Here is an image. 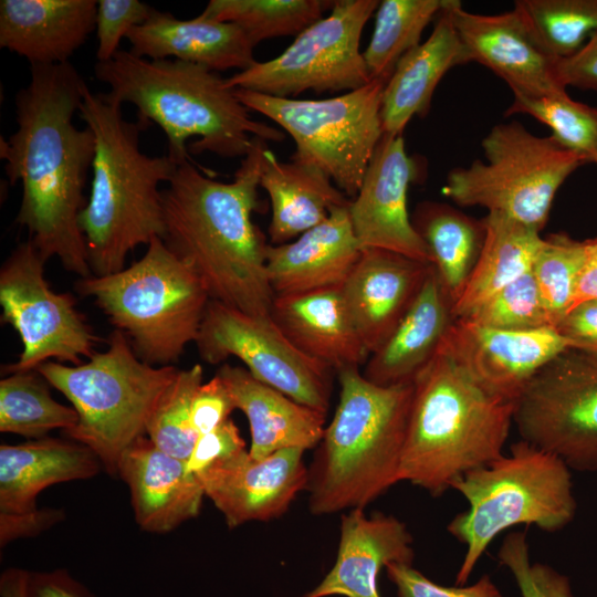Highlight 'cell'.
Segmentation results:
<instances>
[{
  "label": "cell",
  "mask_w": 597,
  "mask_h": 597,
  "mask_svg": "<svg viewBox=\"0 0 597 597\" xmlns=\"http://www.w3.org/2000/svg\"><path fill=\"white\" fill-rule=\"evenodd\" d=\"M49 383L36 371H18L0 380V431L30 440L48 437L53 429H72L78 420L73 407L50 394Z\"/></svg>",
  "instance_id": "cell-34"
},
{
  "label": "cell",
  "mask_w": 597,
  "mask_h": 597,
  "mask_svg": "<svg viewBox=\"0 0 597 597\" xmlns=\"http://www.w3.org/2000/svg\"><path fill=\"white\" fill-rule=\"evenodd\" d=\"M513 423L570 470L597 472V356L567 349L546 364L515 400Z\"/></svg>",
  "instance_id": "cell-13"
},
{
  "label": "cell",
  "mask_w": 597,
  "mask_h": 597,
  "mask_svg": "<svg viewBox=\"0 0 597 597\" xmlns=\"http://www.w3.org/2000/svg\"><path fill=\"white\" fill-rule=\"evenodd\" d=\"M102 463L86 446L44 437L0 446V513L36 507V496L56 483L94 478Z\"/></svg>",
  "instance_id": "cell-30"
},
{
  "label": "cell",
  "mask_w": 597,
  "mask_h": 597,
  "mask_svg": "<svg viewBox=\"0 0 597 597\" xmlns=\"http://www.w3.org/2000/svg\"><path fill=\"white\" fill-rule=\"evenodd\" d=\"M338 404L308 465L314 515L365 509L399 483L413 383L379 386L359 367L337 373Z\"/></svg>",
  "instance_id": "cell-5"
},
{
  "label": "cell",
  "mask_w": 597,
  "mask_h": 597,
  "mask_svg": "<svg viewBox=\"0 0 597 597\" xmlns=\"http://www.w3.org/2000/svg\"><path fill=\"white\" fill-rule=\"evenodd\" d=\"M304 452L290 448L253 459L247 450L197 476L229 528L269 522L285 514L298 493L306 491Z\"/></svg>",
  "instance_id": "cell-18"
},
{
  "label": "cell",
  "mask_w": 597,
  "mask_h": 597,
  "mask_svg": "<svg viewBox=\"0 0 597 597\" xmlns=\"http://www.w3.org/2000/svg\"><path fill=\"white\" fill-rule=\"evenodd\" d=\"M95 0H1L0 46L30 65L69 62L96 27Z\"/></svg>",
  "instance_id": "cell-25"
},
{
  "label": "cell",
  "mask_w": 597,
  "mask_h": 597,
  "mask_svg": "<svg viewBox=\"0 0 597 597\" xmlns=\"http://www.w3.org/2000/svg\"><path fill=\"white\" fill-rule=\"evenodd\" d=\"M453 302L432 265L419 294L384 344L369 355L363 376L379 386L413 383L454 321Z\"/></svg>",
  "instance_id": "cell-29"
},
{
  "label": "cell",
  "mask_w": 597,
  "mask_h": 597,
  "mask_svg": "<svg viewBox=\"0 0 597 597\" xmlns=\"http://www.w3.org/2000/svg\"><path fill=\"white\" fill-rule=\"evenodd\" d=\"M482 148L485 161L451 170L442 193L459 206L483 207L540 232L559 187L585 165L552 135L536 136L517 122L492 127Z\"/></svg>",
  "instance_id": "cell-10"
},
{
  "label": "cell",
  "mask_w": 597,
  "mask_h": 597,
  "mask_svg": "<svg viewBox=\"0 0 597 597\" xmlns=\"http://www.w3.org/2000/svg\"><path fill=\"white\" fill-rule=\"evenodd\" d=\"M468 502L447 531L465 546L455 585H465L492 541L517 525L557 532L575 517L570 469L558 457L523 439L509 454L475 469L452 488Z\"/></svg>",
  "instance_id": "cell-7"
},
{
  "label": "cell",
  "mask_w": 597,
  "mask_h": 597,
  "mask_svg": "<svg viewBox=\"0 0 597 597\" xmlns=\"http://www.w3.org/2000/svg\"><path fill=\"white\" fill-rule=\"evenodd\" d=\"M485 237L463 292L453 305L464 318L495 293L532 270L543 238L540 231L504 214L483 218Z\"/></svg>",
  "instance_id": "cell-32"
},
{
  "label": "cell",
  "mask_w": 597,
  "mask_h": 597,
  "mask_svg": "<svg viewBox=\"0 0 597 597\" xmlns=\"http://www.w3.org/2000/svg\"><path fill=\"white\" fill-rule=\"evenodd\" d=\"M247 450L239 428L233 420L228 419L216 429L198 437L186 461V469L189 473L197 475Z\"/></svg>",
  "instance_id": "cell-45"
},
{
  "label": "cell",
  "mask_w": 597,
  "mask_h": 597,
  "mask_svg": "<svg viewBox=\"0 0 597 597\" xmlns=\"http://www.w3.org/2000/svg\"><path fill=\"white\" fill-rule=\"evenodd\" d=\"M95 138L90 197L78 223L92 275L125 269L127 254L165 233L163 190L177 164L168 155L148 156L139 133L148 126L127 122L109 93L85 87L78 108Z\"/></svg>",
  "instance_id": "cell-3"
},
{
  "label": "cell",
  "mask_w": 597,
  "mask_h": 597,
  "mask_svg": "<svg viewBox=\"0 0 597 597\" xmlns=\"http://www.w3.org/2000/svg\"><path fill=\"white\" fill-rule=\"evenodd\" d=\"M195 343L202 360L214 365L237 357L256 380L327 413L334 370L302 353L271 315L210 300Z\"/></svg>",
  "instance_id": "cell-15"
},
{
  "label": "cell",
  "mask_w": 597,
  "mask_h": 597,
  "mask_svg": "<svg viewBox=\"0 0 597 597\" xmlns=\"http://www.w3.org/2000/svg\"><path fill=\"white\" fill-rule=\"evenodd\" d=\"M464 318L500 329L525 331L552 326L532 270L495 293Z\"/></svg>",
  "instance_id": "cell-41"
},
{
  "label": "cell",
  "mask_w": 597,
  "mask_h": 597,
  "mask_svg": "<svg viewBox=\"0 0 597 597\" xmlns=\"http://www.w3.org/2000/svg\"><path fill=\"white\" fill-rule=\"evenodd\" d=\"M514 404L482 390L438 352L413 380L399 482L440 496L504 454Z\"/></svg>",
  "instance_id": "cell-6"
},
{
  "label": "cell",
  "mask_w": 597,
  "mask_h": 597,
  "mask_svg": "<svg viewBox=\"0 0 597 597\" xmlns=\"http://www.w3.org/2000/svg\"><path fill=\"white\" fill-rule=\"evenodd\" d=\"M413 538L407 525L384 513L368 516L354 509L341 517L339 542L334 565L302 597H381L378 577L391 563L412 564Z\"/></svg>",
  "instance_id": "cell-21"
},
{
  "label": "cell",
  "mask_w": 597,
  "mask_h": 597,
  "mask_svg": "<svg viewBox=\"0 0 597 597\" xmlns=\"http://www.w3.org/2000/svg\"><path fill=\"white\" fill-rule=\"evenodd\" d=\"M217 374L228 387L237 409L247 417L253 459L279 450L317 447L325 430L326 415L296 402L256 380L244 367L223 364Z\"/></svg>",
  "instance_id": "cell-27"
},
{
  "label": "cell",
  "mask_w": 597,
  "mask_h": 597,
  "mask_svg": "<svg viewBox=\"0 0 597 597\" xmlns=\"http://www.w3.org/2000/svg\"><path fill=\"white\" fill-rule=\"evenodd\" d=\"M29 573L18 567L3 570L0 576V597H28Z\"/></svg>",
  "instance_id": "cell-52"
},
{
  "label": "cell",
  "mask_w": 597,
  "mask_h": 597,
  "mask_svg": "<svg viewBox=\"0 0 597 597\" xmlns=\"http://www.w3.org/2000/svg\"><path fill=\"white\" fill-rule=\"evenodd\" d=\"M270 315L302 353L336 373L365 365L369 357L342 286L275 295Z\"/></svg>",
  "instance_id": "cell-26"
},
{
  "label": "cell",
  "mask_w": 597,
  "mask_h": 597,
  "mask_svg": "<svg viewBox=\"0 0 597 597\" xmlns=\"http://www.w3.org/2000/svg\"><path fill=\"white\" fill-rule=\"evenodd\" d=\"M65 519L61 509L44 507L24 513H0V547L10 542L36 536Z\"/></svg>",
  "instance_id": "cell-48"
},
{
  "label": "cell",
  "mask_w": 597,
  "mask_h": 597,
  "mask_svg": "<svg viewBox=\"0 0 597 597\" xmlns=\"http://www.w3.org/2000/svg\"><path fill=\"white\" fill-rule=\"evenodd\" d=\"M28 240L15 247L0 270L1 322L20 336L19 359L7 365V374L35 370L59 359L72 365L91 358L98 342L69 293H55L44 277V263Z\"/></svg>",
  "instance_id": "cell-14"
},
{
  "label": "cell",
  "mask_w": 597,
  "mask_h": 597,
  "mask_svg": "<svg viewBox=\"0 0 597 597\" xmlns=\"http://www.w3.org/2000/svg\"><path fill=\"white\" fill-rule=\"evenodd\" d=\"M385 82L324 100L276 97L234 88L250 111L275 122L294 140L291 160L322 170L348 198L358 193L373 154L384 135Z\"/></svg>",
  "instance_id": "cell-11"
},
{
  "label": "cell",
  "mask_w": 597,
  "mask_h": 597,
  "mask_svg": "<svg viewBox=\"0 0 597 597\" xmlns=\"http://www.w3.org/2000/svg\"><path fill=\"white\" fill-rule=\"evenodd\" d=\"M202 380L200 364L179 369L146 427V434L156 447L182 461L188 460L199 437L191 425V402Z\"/></svg>",
  "instance_id": "cell-40"
},
{
  "label": "cell",
  "mask_w": 597,
  "mask_h": 597,
  "mask_svg": "<svg viewBox=\"0 0 597 597\" xmlns=\"http://www.w3.org/2000/svg\"><path fill=\"white\" fill-rule=\"evenodd\" d=\"M418 172L402 134L384 133L348 207L363 249L388 250L432 264L430 251L408 213V188Z\"/></svg>",
  "instance_id": "cell-17"
},
{
  "label": "cell",
  "mask_w": 597,
  "mask_h": 597,
  "mask_svg": "<svg viewBox=\"0 0 597 597\" xmlns=\"http://www.w3.org/2000/svg\"><path fill=\"white\" fill-rule=\"evenodd\" d=\"M266 147L255 138L230 182L185 160L163 190L165 244L198 274L211 300L253 315H270L275 296L269 243L251 219Z\"/></svg>",
  "instance_id": "cell-2"
},
{
  "label": "cell",
  "mask_w": 597,
  "mask_h": 597,
  "mask_svg": "<svg viewBox=\"0 0 597 597\" xmlns=\"http://www.w3.org/2000/svg\"><path fill=\"white\" fill-rule=\"evenodd\" d=\"M467 62L469 56L454 27L450 0H444L432 33L398 61L385 84L380 111L384 133L402 134L413 116H423L443 75Z\"/></svg>",
  "instance_id": "cell-28"
},
{
  "label": "cell",
  "mask_w": 597,
  "mask_h": 597,
  "mask_svg": "<svg viewBox=\"0 0 597 597\" xmlns=\"http://www.w3.org/2000/svg\"><path fill=\"white\" fill-rule=\"evenodd\" d=\"M154 8L138 0H100L96 12L97 62L112 60L128 32L145 23Z\"/></svg>",
  "instance_id": "cell-43"
},
{
  "label": "cell",
  "mask_w": 597,
  "mask_h": 597,
  "mask_svg": "<svg viewBox=\"0 0 597 597\" xmlns=\"http://www.w3.org/2000/svg\"><path fill=\"white\" fill-rule=\"evenodd\" d=\"M28 597H94L85 585L65 569L30 572Z\"/></svg>",
  "instance_id": "cell-50"
},
{
  "label": "cell",
  "mask_w": 597,
  "mask_h": 597,
  "mask_svg": "<svg viewBox=\"0 0 597 597\" xmlns=\"http://www.w3.org/2000/svg\"><path fill=\"white\" fill-rule=\"evenodd\" d=\"M126 39L130 52L148 60H179L214 72L252 66L254 44L235 23L202 14L180 20L155 9L143 24L133 28Z\"/></svg>",
  "instance_id": "cell-24"
},
{
  "label": "cell",
  "mask_w": 597,
  "mask_h": 597,
  "mask_svg": "<svg viewBox=\"0 0 597 597\" xmlns=\"http://www.w3.org/2000/svg\"><path fill=\"white\" fill-rule=\"evenodd\" d=\"M438 349L488 395L514 404L546 364L572 348L553 326L513 331L455 318Z\"/></svg>",
  "instance_id": "cell-16"
},
{
  "label": "cell",
  "mask_w": 597,
  "mask_h": 597,
  "mask_svg": "<svg viewBox=\"0 0 597 597\" xmlns=\"http://www.w3.org/2000/svg\"><path fill=\"white\" fill-rule=\"evenodd\" d=\"M454 27L468 53L511 87L513 96H542L566 90L556 73L558 60L536 43L519 12L499 14L465 11L450 0Z\"/></svg>",
  "instance_id": "cell-19"
},
{
  "label": "cell",
  "mask_w": 597,
  "mask_h": 597,
  "mask_svg": "<svg viewBox=\"0 0 597 597\" xmlns=\"http://www.w3.org/2000/svg\"><path fill=\"white\" fill-rule=\"evenodd\" d=\"M348 207L334 208L326 220L293 242L268 244L266 272L275 295L341 287L345 283L363 250Z\"/></svg>",
  "instance_id": "cell-23"
},
{
  "label": "cell",
  "mask_w": 597,
  "mask_h": 597,
  "mask_svg": "<svg viewBox=\"0 0 597 597\" xmlns=\"http://www.w3.org/2000/svg\"><path fill=\"white\" fill-rule=\"evenodd\" d=\"M591 300H597V239L588 241L586 260L579 273L569 310Z\"/></svg>",
  "instance_id": "cell-51"
},
{
  "label": "cell",
  "mask_w": 597,
  "mask_h": 597,
  "mask_svg": "<svg viewBox=\"0 0 597 597\" xmlns=\"http://www.w3.org/2000/svg\"><path fill=\"white\" fill-rule=\"evenodd\" d=\"M61 391L78 416L66 434L90 448L112 476L122 453L139 437L179 369L143 362L118 329L107 349L80 365L46 362L35 369Z\"/></svg>",
  "instance_id": "cell-9"
},
{
  "label": "cell",
  "mask_w": 597,
  "mask_h": 597,
  "mask_svg": "<svg viewBox=\"0 0 597 597\" xmlns=\"http://www.w3.org/2000/svg\"><path fill=\"white\" fill-rule=\"evenodd\" d=\"M438 279L454 303L463 292L485 237L484 222L446 203L422 202L412 219Z\"/></svg>",
  "instance_id": "cell-33"
},
{
  "label": "cell",
  "mask_w": 597,
  "mask_h": 597,
  "mask_svg": "<svg viewBox=\"0 0 597 597\" xmlns=\"http://www.w3.org/2000/svg\"><path fill=\"white\" fill-rule=\"evenodd\" d=\"M555 328L572 349L597 356V300L569 310Z\"/></svg>",
  "instance_id": "cell-47"
},
{
  "label": "cell",
  "mask_w": 597,
  "mask_h": 597,
  "mask_svg": "<svg viewBox=\"0 0 597 597\" xmlns=\"http://www.w3.org/2000/svg\"><path fill=\"white\" fill-rule=\"evenodd\" d=\"M237 409L234 400L221 377L216 375L202 383L191 402V425L198 436L207 433L230 419Z\"/></svg>",
  "instance_id": "cell-46"
},
{
  "label": "cell",
  "mask_w": 597,
  "mask_h": 597,
  "mask_svg": "<svg viewBox=\"0 0 597 597\" xmlns=\"http://www.w3.org/2000/svg\"><path fill=\"white\" fill-rule=\"evenodd\" d=\"M75 287L94 298L143 362L160 366L177 363L196 342L211 300L198 274L161 238L151 239L127 269L80 279Z\"/></svg>",
  "instance_id": "cell-8"
},
{
  "label": "cell",
  "mask_w": 597,
  "mask_h": 597,
  "mask_svg": "<svg viewBox=\"0 0 597 597\" xmlns=\"http://www.w3.org/2000/svg\"><path fill=\"white\" fill-rule=\"evenodd\" d=\"M527 114L548 126L552 136L585 164L597 165V108L569 97L566 90L542 96H513L506 115Z\"/></svg>",
  "instance_id": "cell-38"
},
{
  "label": "cell",
  "mask_w": 597,
  "mask_h": 597,
  "mask_svg": "<svg viewBox=\"0 0 597 597\" xmlns=\"http://www.w3.org/2000/svg\"><path fill=\"white\" fill-rule=\"evenodd\" d=\"M332 6L322 0H210L202 15L238 24L256 45L284 35H298Z\"/></svg>",
  "instance_id": "cell-36"
},
{
  "label": "cell",
  "mask_w": 597,
  "mask_h": 597,
  "mask_svg": "<svg viewBox=\"0 0 597 597\" xmlns=\"http://www.w3.org/2000/svg\"><path fill=\"white\" fill-rule=\"evenodd\" d=\"M29 84L15 96L17 130L1 138L0 157L12 185L21 184L17 223L48 261L85 279L92 275L78 218L95 155L88 127L73 124L87 86L70 63L31 65Z\"/></svg>",
  "instance_id": "cell-1"
},
{
  "label": "cell",
  "mask_w": 597,
  "mask_h": 597,
  "mask_svg": "<svg viewBox=\"0 0 597 597\" xmlns=\"http://www.w3.org/2000/svg\"><path fill=\"white\" fill-rule=\"evenodd\" d=\"M117 476L127 484L135 522L145 532L166 534L200 514L206 495L198 476L147 436L122 453Z\"/></svg>",
  "instance_id": "cell-22"
},
{
  "label": "cell",
  "mask_w": 597,
  "mask_h": 597,
  "mask_svg": "<svg viewBox=\"0 0 597 597\" xmlns=\"http://www.w3.org/2000/svg\"><path fill=\"white\" fill-rule=\"evenodd\" d=\"M377 0L333 1L331 13L304 29L276 57L255 62L226 78L230 88L276 97L305 91L350 92L371 80L359 50L365 24Z\"/></svg>",
  "instance_id": "cell-12"
},
{
  "label": "cell",
  "mask_w": 597,
  "mask_h": 597,
  "mask_svg": "<svg viewBox=\"0 0 597 597\" xmlns=\"http://www.w3.org/2000/svg\"><path fill=\"white\" fill-rule=\"evenodd\" d=\"M431 268V263L397 252L375 248L362 250L342 292L369 355L399 324Z\"/></svg>",
  "instance_id": "cell-20"
},
{
  "label": "cell",
  "mask_w": 597,
  "mask_h": 597,
  "mask_svg": "<svg viewBox=\"0 0 597 597\" xmlns=\"http://www.w3.org/2000/svg\"><path fill=\"white\" fill-rule=\"evenodd\" d=\"M514 9L536 43L556 60L576 53L597 30V0H517Z\"/></svg>",
  "instance_id": "cell-37"
},
{
  "label": "cell",
  "mask_w": 597,
  "mask_h": 597,
  "mask_svg": "<svg viewBox=\"0 0 597 597\" xmlns=\"http://www.w3.org/2000/svg\"><path fill=\"white\" fill-rule=\"evenodd\" d=\"M260 187L271 201L273 245L301 235L326 220L334 208L350 202L322 170L294 160L280 161L269 147L263 153Z\"/></svg>",
  "instance_id": "cell-31"
},
{
  "label": "cell",
  "mask_w": 597,
  "mask_h": 597,
  "mask_svg": "<svg viewBox=\"0 0 597 597\" xmlns=\"http://www.w3.org/2000/svg\"><path fill=\"white\" fill-rule=\"evenodd\" d=\"M385 569L396 587L397 597H502L489 575L481 576L471 585L449 587L429 579L412 564L391 563Z\"/></svg>",
  "instance_id": "cell-44"
},
{
  "label": "cell",
  "mask_w": 597,
  "mask_h": 597,
  "mask_svg": "<svg viewBox=\"0 0 597 597\" xmlns=\"http://www.w3.org/2000/svg\"><path fill=\"white\" fill-rule=\"evenodd\" d=\"M498 559L513 575L522 597H574L566 575L531 561L526 532L509 533L501 543Z\"/></svg>",
  "instance_id": "cell-42"
},
{
  "label": "cell",
  "mask_w": 597,
  "mask_h": 597,
  "mask_svg": "<svg viewBox=\"0 0 597 597\" xmlns=\"http://www.w3.org/2000/svg\"><path fill=\"white\" fill-rule=\"evenodd\" d=\"M94 73L117 102L137 108L139 122L156 123L164 130L168 156L177 165L190 159V137H198L190 144L191 154L210 151L226 158L245 157L255 138L284 139L280 129L254 121L226 78L202 65L119 50L112 60L97 62Z\"/></svg>",
  "instance_id": "cell-4"
},
{
  "label": "cell",
  "mask_w": 597,
  "mask_h": 597,
  "mask_svg": "<svg viewBox=\"0 0 597 597\" xmlns=\"http://www.w3.org/2000/svg\"><path fill=\"white\" fill-rule=\"evenodd\" d=\"M444 0H384L374 32L363 52L370 80L387 82L398 61L420 44L426 27L438 17Z\"/></svg>",
  "instance_id": "cell-35"
},
{
  "label": "cell",
  "mask_w": 597,
  "mask_h": 597,
  "mask_svg": "<svg viewBox=\"0 0 597 597\" xmlns=\"http://www.w3.org/2000/svg\"><path fill=\"white\" fill-rule=\"evenodd\" d=\"M587 249L588 241L556 233L543 239L535 254L532 273L553 327L570 307Z\"/></svg>",
  "instance_id": "cell-39"
},
{
  "label": "cell",
  "mask_w": 597,
  "mask_h": 597,
  "mask_svg": "<svg viewBox=\"0 0 597 597\" xmlns=\"http://www.w3.org/2000/svg\"><path fill=\"white\" fill-rule=\"evenodd\" d=\"M556 73L565 87L597 90V30L576 53L557 61Z\"/></svg>",
  "instance_id": "cell-49"
}]
</instances>
